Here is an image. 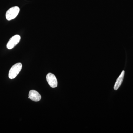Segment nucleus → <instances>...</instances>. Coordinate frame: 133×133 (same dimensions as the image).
Segmentation results:
<instances>
[{
  "label": "nucleus",
  "mask_w": 133,
  "mask_h": 133,
  "mask_svg": "<svg viewBox=\"0 0 133 133\" xmlns=\"http://www.w3.org/2000/svg\"><path fill=\"white\" fill-rule=\"evenodd\" d=\"M28 98L30 99L33 101H39L41 99V96L40 94L35 90H32L29 92Z\"/></svg>",
  "instance_id": "5"
},
{
  "label": "nucleus",
  "mask_w": 133,
  "mask_h": 133,
  "mask_svg": "<svg viewBox=\"0 0 133 133\" xmlns=\"http://www.w3.org/2000/svg\"><path fill=\"white\" fill-rule=\"evenodd\" d=\"M46 79L49 85L52 88H55L57 86V79L54 74L49 73L46 76Z\"/></svg>",
  "instance_id": "4"
},
{
  "label": "nucleus",
  "mask_w": 133,
  "mask_h": 133,
  "mask_svg": "<svg viewBox=\"0 0 133 133\" xmlns=\"http://www.w3.org/2000/svg\"><path fill=\"white\" fill-rule=\"evenodd\" d=\"M21 38V36L19 35H17L13 36L8 42L7 48L8 49H13L17 44L19 43Z\"/></svg>",
  "instance_id": "3"
},
{
  "label": "nucleus",
  "mask_w": 133,
  "mask_h": 133,
  "mask_svg": "<svg viewBox=\"0 0 133 133\" xmlns=\"http://www.w3.org/2000/svg\"><path fill=\"white\" fill-rule=\"evenodd\" d=\"M124 75H125V71L123 70L121 74L120 75L119 77L117 78V80H116V82L115 84L114 88L115 90H117L120 86L121 85L122 83L124 80Z\"/></svg>",
  "instance_id": "6"
},
{
  "label": "nucleus",
  "mask_w": 133,
  "mask_h": 133,
  "mask_svg": "<svg viewBox=\"0 0 133 133\" xmlns=\"http://www.w3.org/2000/svg\"><path fill=\"white\" fill-rule=\"evenodd\" d=\"M22 64L18 63L14 65L10 70L9 73V77L10 79L15 78L21 70Z\"/></svg>",
  "instance_id": "1"
},
{
  "label": "nucleus",
  "mask_w": 133,
  "mask_h": 133,
  "mask_svg": "<svg viewBox=\"0 0 133 133\" xmlns=\"http://www.w3.org/2000/svg\"><path fill=\"white\" fill-rule=\"evenodd\" d=\"M20 10V8L17 6L13 7L8 10L6 14L7 20L11 21L15 19L18 15Z\"/></svg>",
  "instance_id": "2"
}]
</instances>
